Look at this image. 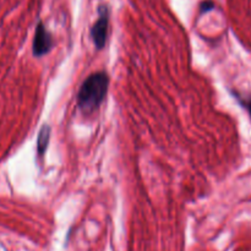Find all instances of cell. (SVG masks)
Wrapping results in <instances>:
<instances>
[{"mask_svg": "<svg viewBox=\"0 0 251 251\" xmlns=\"http://www.w3.org/2000/svg\"><path fill=\"white\" fill-rule=\"evenodd\" d=\"M109 77L105 73L92 74L83 81L77 95V105L85 114L95 112L104 100L108 92Z\"/></svg>", "mask_w": 251, "mask_h": 251, "instance_id": "cell-1", "label": "cell"}, {"mask_svg": "<svg viewBox=\"0 0 251 251\" xmlns=\"http://www.w3.org/2000/svg\"><path fill=\"white\" fill-rule=\"evenodd\" d=\"M109 28V9L107 5H100L98 9V19L91 28V37L98 49H102L107 42Z\"/></svg>", "mask_w": 251, "mask_h": 251, "instance_id": "cell-2", "label": "cell"}, {"mask_svg": "<svg viewBox=\"0 0 251 251\" xmlns=\"http://www.w3.org/2000/svg\"><path fill=\"white\" fill-rule=\"evenodd\" d=\"M53 48V38L51 34L47 31L43 22L39 21L36 27V33L33 38V55L43 56Z\"/></svg>", "mask_w": 251, "mask_h": 251, "instance_id": "cell-3", "label": "cell"}, {"mask_svg": "<svg viewBox=\"0 0 251 251\" xmlns=\"http://www.w3.org/2000/svg\"><path fill=\"white\" fill-rule=\"evenodd\" d=\"M49 139H50V127H49V125L44 124L42 129L39 130L38 140H37V150H38L39 156H43L44 152H46L49 144Z\"/></svg>", "mask_w": 251, "mask_h": 251, "instance_id": "cell-4", "label": "cell"}, {"mask_svg": "<svg viewBox=\"0 0 251 251\" xmlns=\"http://www.w3.org/2000/svg\"><path fill=\"white\" fill-rule=\"evenodd\" d=\"M215 9V4H213V1H211V0H206V1H203L202 4H201V14H206V12L211 11V10Z\"/></svg>", "mask_w": 251, "mask_h": 251, "instance_id": "cell-5", "label": "cell"}, {"mask_svg": "<svg viewBox=\"0 0 251 251\" xmlns=\"http://www.w3.org/2000/svg\"><path fill=\"white\" fill-rule=\"evenodd\" d=\"M247 107H248V110H249V113H250V115H251V98H250L249 100H248Z\"/></svg>", "mask_w": 251, "mask_h": 251, "instance_id": "cell-6", "label": "cell"}]
</instances>
